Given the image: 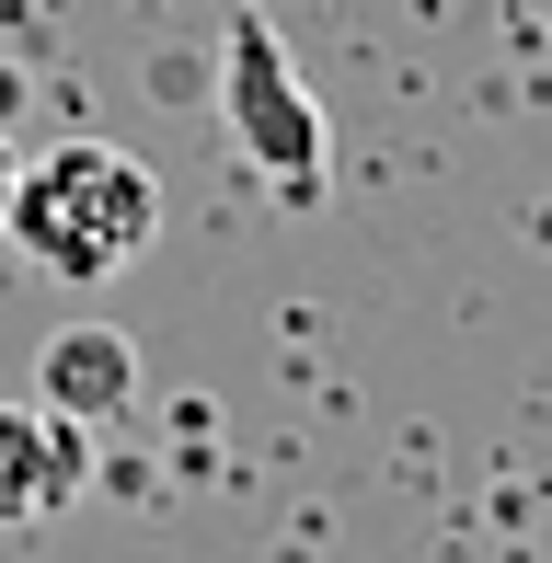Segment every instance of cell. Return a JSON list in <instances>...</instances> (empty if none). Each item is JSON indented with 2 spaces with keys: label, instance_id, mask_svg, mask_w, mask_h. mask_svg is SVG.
Instances as JSON below:
<instances>
[{
  "label": "cell",
  "instance_id": "obj_5",
  "mask_svg": "<svg viewBox=\"0 0 552 563\" xmlns=\"http://www.w3.org/2000/svg\"><path fill=\"white\" fill-rule=\"evenodd\" d=\"M12 173H23V162H12V139H0V219H12Z\"/></svg>",
  "mask_w": 552,
  "mask_h": 563
},
{
  "label": "cell",
  "instance_id": "obj_1",
  "mask_svg": "<svg viewBox=\"0 0 552 563\" xmlns=\"http://www.w3.org/2000/svg\"><path fill=\"white\" fill-rule=\"evenodd\" d=\"M0 230H12L58 288H115L150 253V230H162V185H150L115 139H58V150H35V162L12 173V219Z\"/></svg>",
  "mask_w": 552,
  "mask_h": 563
},
{
  "label": "cell",
  "instance_id": "obj_4",
  "mask_svg": "<svg viewBox=\"0 0 552 563\" xmlns=\"http://www.w3.org/2000/svg\"><path fill=\"white\" fill-rule=\"evenodd\" d=\"M35 402H46V415H69L81 438H92V426H115V415L139 402V345L115 334V322H69V334H46Z\"/></svg>",
  "mask_w": 552,
  "mask_h": 563
},
{
  "label": "cell",
  "instance_id": "obj_2",
  "mask_svg": "<svg viewBox=\"0 0 552 563\" xmlns=\"http://www.w3.org/2000/svg\"><path fill=\"white\" fill-rule=\"evenodd\" d=\"M219 115H231V150L265 173L276 196H322V104L288 69L276 23H254V12L219 35Z\"/></svg>",
  "mask_w": 552,
  "mask_h": 563
},
{
  "label": "cell",
  "instance_id": "obj_3",
  "mask_svg": "<svg viewBox=\"0 0 552 563\" xmlns=\"http://www.w3.org/2000/svg\"><path fill=\"white\" fill-rule=\"evenodd\" d=\"M92 483V438L46 402H0V529H46L69 518Z\"/></svg>",
  "mask_w": 552,
  "mask_h": 563
}]
</instances>
